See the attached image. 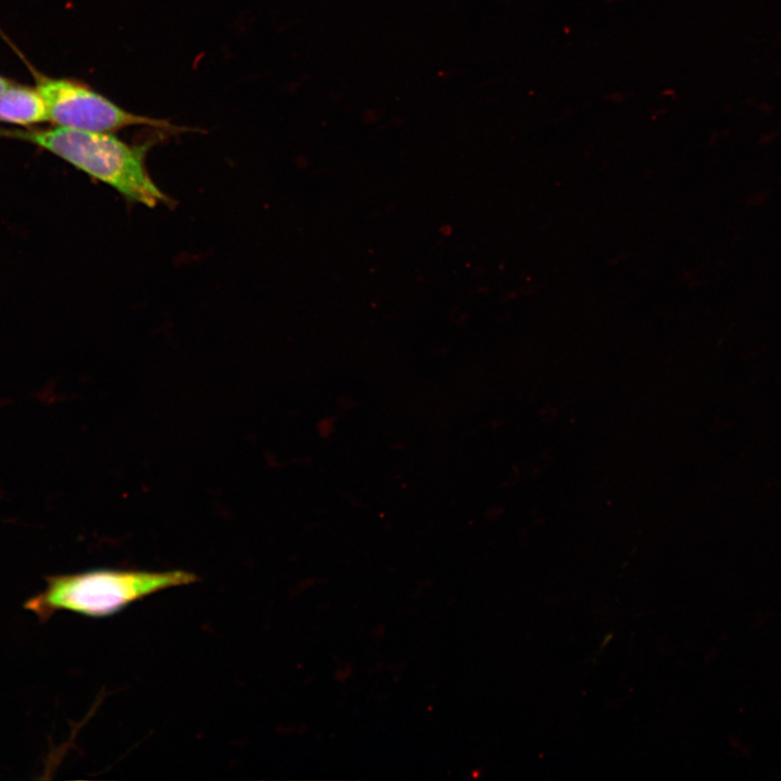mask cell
<instances>
[{
	"label": "cell",
	"mask_w": 781,
	"mask_h": 781,
	"mask_svg": "<svg viewBox=\"0 0 781 781\" xmlns=\"http://www.w3.org/2000/svg\"><path fill=\"white\" fill-rule=\"evenodd\" d=\"M0 135L24 140L61 157L99 180L125 199L155 207L168 203L146 168L150 143L131 145L108 131L77 130L54 126L49 129L5 130Z\"/></svg>",
	"instance_id": "cell-1"
},
{
	"label": "cell",
	"mask_w": 781,
	"mask_h": 781,
	"mask_svg": "<svg viewBox=\"0 0 781 781\" xmlns=\"http://www.w3.org/2000/svg\"><path fill=\"white\" fill-rule=\"evenodd\" d=\"M196 581V575L182 569L97 568L47 577L44 590L27 600L24 606L41 622L60 611L101 618L154 593Z\"/></svg>",
	"instance_id": "cell-2"
},
{
	"label": "cell",
	"mask_w": 781,
	"mask_h": 781,
	"mask_svg": "<svg viewBox=\"0 0 781 781\" xmlns=\"http://www.w3.org/2000/svg\"><path fill=\"white\" fill-rule=\"evenodd\" d=\"M36 89L44 101L48 120L59 127L108 132L129 126L174 128L166 120L128 112L73 80L42 77Z\"/></svg>",
	"instance_id": "cell-3"
},
{
	"label": "cell",
	"mask_w": 781,
	"mask_h": 781,
	"mask_svg": "<svg viewBox=\"0 0 781 781\" xmlns=\"http://www.w3.org/2000/svg\"><path fill=\"white\" fill-rule=\"evenodd\" d=\"M0 121L23 127L48 121L47 107L38 90L11 86L0 93Z\"/></svg>",
	"instance_id": "cell-4"
},
{
	"label": "cell",
	"mask_w": 781,
	"mask_h": 781,
	"mask_svg": "<svg viewBox=\"0 0 781 781\" xmlns=\"http://www.w3.org/2000/svg\"><path fill=\"white\" fill-rule=\"evenodd\" d=\"M11 86L12 85L9 80H7L4 77L0 76V93L5 91Z\"/></svg>",
	"instance_id": "cell-5"
}]
</instances>
